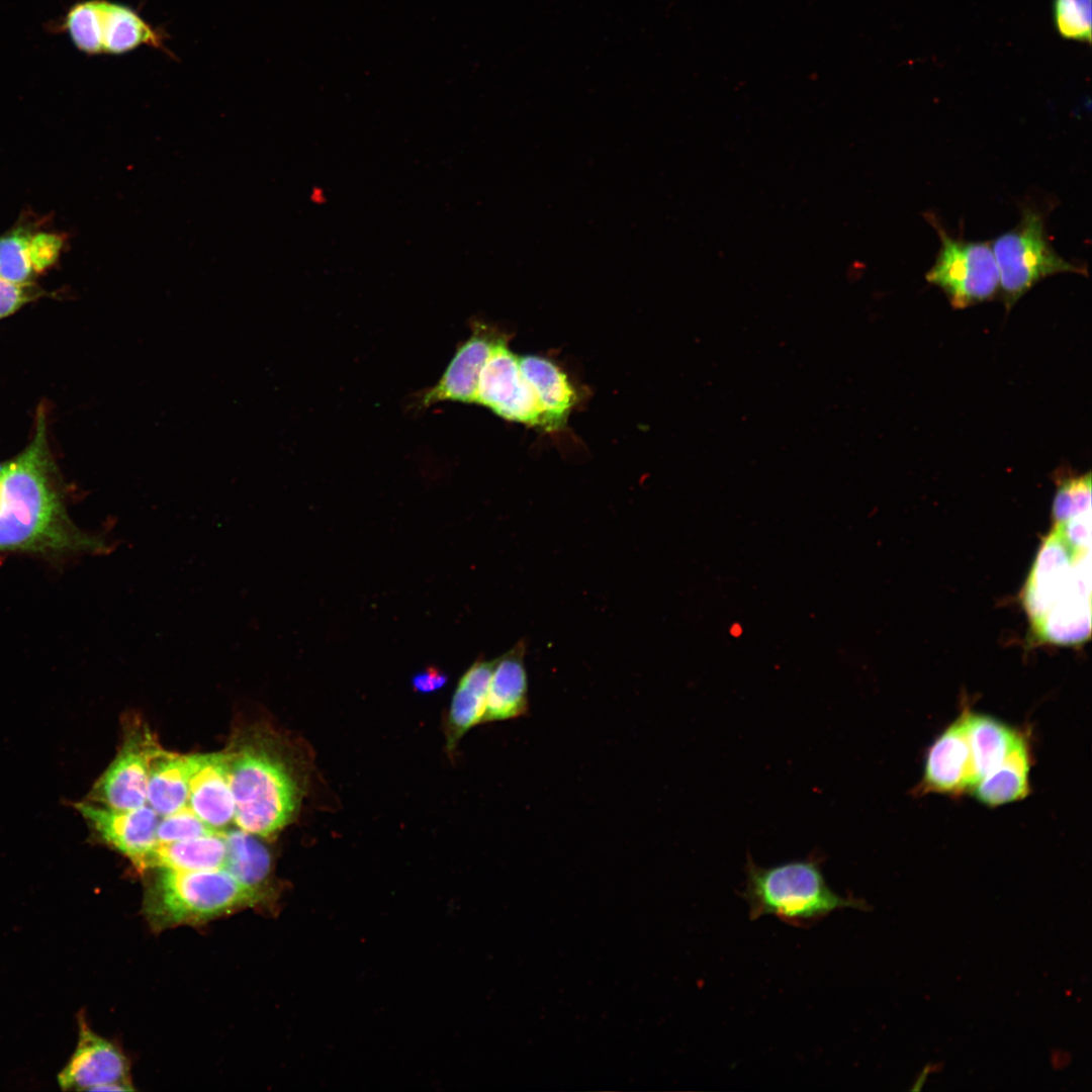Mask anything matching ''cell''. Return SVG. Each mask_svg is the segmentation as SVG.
<instances>
[{
    "label": "cell",
    "mask_w": 1092,
    "mask_h": 1092,
    "mask_svg": "<svg viewBox=\"0 0 1092 1092\" xmlns=\"http://www.w3.org/2000/svg\"><path fill=\"white\" fill-rule=\"evenodd\" d=\"M1053 21L1066 39L1091 42L1092 0H1053Z\"/></svg>",
    "instance_id": "484cf974"
},
{
    "label": "cell",
    "mask_w": 1092,
    "mask_h": 1092,
    "mask_svg": "<svg viewBox=\"0 0 1092 1092\" xmlns=\"http://www.w3.org/2000/svg\"><path fill=\"white\" fill-rule=\"evenodd\" d=\"M63 239L57 234L15 228L0 237V277L14 283H31L58 259Z\"/></svg>",
    "instance_id": "9a60e30c"
},
{
    "label": "cell",
    "mask_w": 1092,
    "mask_h": 1092,
    "mask_svg": "<svg viewBox=\"0 0 1092 1092\" xmlns=\"http://www.w3.org/2000/svg\"><path fill=\"white\" fill-rule=\"evenodd\" d=\"M447 680L445 671L435 666H428L413 676L412 687L418 693L430 694L442 689Z\"/></svg>",
    "instance_id": "f1b7e54d"
},
{
    "label": "cell",
    "mask_w": 1092,
    "mask_h": 1092,
    "mask_svg": "<svg viewBox=\"0 0 1092 1092\" xmlns=\"http://www.w3.org/2000/svg\"><path fill=\"white\" fill-rule=\"evenodd\" d=\"M523 640L495 659L482 723L514 720L529 711L528 676Z\"/></svg>",
    "instance_id": "e0dca14e"
},
{
    "label": "cell",
    "mask_w": 1092,
    "mask_h": 1092,
    "mask_svg": "<svg viewBox=\"0 0 1092 1092\" xmlns=\"http://www.w3.org/2000/svg\"><path fill=\"white\" fill-rule=\"evenodd\" d=\"M963 714L975 785L983 776L1002 763L1025 738L1017 730L991 716L969 710H964Z\"/></svg>",
    "instance_id": "ffe728a7"
},
{
    "label": "cell",
    "mask_w": 1092,
    "mask_h": 1092,
    "mask_svg": "<svg viewBox=\"0 0 1092 1092\" xmlns=\"http://www.w3.org/2000/svg\"><path fill=\"white\" fill-rule=\"evenodd\" d=\"M215 831L217 830L207 826L186 806L178 812L161 817L157 826V838L158 842L162 843L174 842L210 834Z\"/></svg>",
    "instance_id": "4316f807"
},
{
    "label": "cell",
    "mask_w": 1092,
    "mask_h": 1092,
    "mask_svg": "<svg viewBox=\"0 0 1092 1092\" xmlns=\"http://www.w3.org/2000/svg\"><path fill=\"white\" fill-rule=\"evenodd\" d=\"M237 826L269 837L297 815L309 761L283 736L259 730L240 736L223 751Z\"/></svg>",
    "instance_id": "3957f363"
},
{
    "label": "cell",
    "mask_w": 1092,
    "mask_h": 1092,
    "mask_svg": "<svg viewBox=\"0 0 1092 1092\" xmlns=\"http://www.w3.org/2000/svg\"><path fill=\"white\" fill-rule=\"evenodd\" d=\"M494 660L475 661L460 677L446 715L444 734L448 754H453L460 739L472 727L482 723L489 680Z\"/></svg>",
    "instance_id": "d6986e66"
},
{
    "label": "cell",
    "mask_w": 1092,
    "mask_h": 1092,
    "mask_svg": "<svg viewBox=\"0 0 1092 1092\" xmlns=\"http://www.w3.org/2000/svg\"><path fill=\"white\" fill-rule=\"evenodd\" d=\"M225 861L223 870L257 893L267 909H273L279 889L273 879V860L269 849L254 834L241 828L223 830Z\"/></svg>",
    "instance_id": "2e32d148"
},
{
    "label": "cell",
    "mask_w": 1092,
    "mask_h": 1092,
    "mask_svg": "<svg viewBox=\"0 0 1092 1092\" xmlns=\"http://www.w3.org/2000/svg\"><path fill=\"white\" fill-rule=\"evenodd\" d=\"M521 372L531 385L542 412V430L564 428L577 394L567 375L551 360L537 356L519 357Z\"/></svg>",
    "instance_id": "ac0fdd59"
},
{
    "label": "cell",
    "mask_w": 1092,
    "mask_h": 1092,
    "mask_svg": "<svg viewBox=\"0 0 1092 1092\" xmlns=\"http://www.w3.org/2000/svg\"><path fill=\"white\" fill-rule=\"evenodd\" d=\"M74 806L99 840L129 858L138 869L145 870L158 844L157 826L161 818L149 805L118 810L81 801Z\"/></svg>",
    "instance_id": "8fae6325"
},
{
    "label": "cell",
    "mask_w": 1092,
    "mask_h": 1092,
    "mask_svg": "<svg viewBox=\"0 0 1092 1092\" xmlns=\"http://www.w3.org/2000/svg\"><path fill=\"white\" fill-rule=\"evenodd\" d=\"M210 828L222 831L235 819L224 752L190 755L188 803Z\"/></svg>",
    "instance_id": "5bb4252c"
},
{
    "label": "cell",
    "mask_w": 1092,
    "mask_h": 1092,
    "mask_svg": "<svg viewBox=\"0 0 1092 1092\" xmlns=\"http://www.w3.org/2000/svg\"><path fill=\"white\" fill-rule=\"evenodd\" d=\"M999 272L1002 297L1007 309L1035 283L1059 273L1087 275L1086 268L1060 256L1045 232L1043 211L1024 204L1020 219L1011 230L991 243Z\"/></svg>",
    "instance_id": "8992f818"
},
{
    "label": "cell",
    "mask_w": 1092,
    "mask_h": 1092,
    "mask_svg": "<svg viewBox=\"0 0 1092 1092\" xmlns=\"http://www.w3.org/2000/svg\"><path fill=\"white\" fill-rule=\"evenodd\" d=\"M926 219L940 240L926 280L941 289L954 308L993 298L1000 281L991 243L952 238L933 214L928 213Z\"/></svg>",
    "instance_id": "52a82bcc"
},
{
    "label": "cell",
    "mask_w": 1092,
    "mask_h": 1092,
    "mask_svg": "<svg viewBox=\"0 0 1092 1092\" xmlns=\"http://www.w3.org/2000/svg\"><path fill=\"white\" fill-rule=\"evenodd\" d=\"M742 897L750 919L774 915L792 925H811L831 912L854 908L868 910L862 899L841 896L826 883L818 855L763 868L748 856Z\"/></svg>",
    "instance_id": "277c9868"
},
{
    "label": "cell",
    "mask_w": 1092,
    "mask_h": 1092,
    "mask_svg": "<svg viewBox=\"0 0 1092 1092\" xmlns=\"http://www.w3.org/2000/svg\"><path fill=\"white\" fill-rule=\"evenodd\" d=\"M225 841L222 831L174 842H158L145 870L169 868L186 871L223 869Z\"/></svg>",
    "instance_id": "7402d4cb"
},
{
    "label": "cell",
    "mask_w": 1092,
    "mask_h": 1092,
    "mask_svg": "<svg viewBox=\"0 0 1092 1092\" xmlns=\"http://www.w3.org/2000/svg\"><path fill=\"white\" fill-rule=\"evenodd\" d=\"M40 290L32 283L19 284L0 277V318L5 317L24 303L37 297Z\"/></svg>",
    "instance_id": "83f0119b"
},
{
    "label": "cell",
    "mask_w": 1092,
    "mask_h": 1092,
    "mask_svg": "<svg viewBox=\"0 0 1092 1092\" xmlns=\"http://www.w3.org/2000/svg\"><path fill=\"white\" fill-rule=\"evenodd\" d=\"M156 869L143 903L154 930L204 923L246 908L267 909L257 893L223 869Z\"/></svg>",
    "instance_id": "5b68a950"
},
{
    "label": "cell",
    "mask_w": 1092,
    "mask_h": 1092,
    "mask_svg": "<svg viewBox=\"0 0 1092 1092\" xmlns=\"http://www.w3.org/2000/svg\"><path fill=\"white\" fill-rule=\"evenodd\" d=\"M475 403L507 421L542 430L538 399L521 372L519 356L508 346V338L495 346L479 374Z\"/></svg>",
    "instance_id": "9c48e42d"
},
{
    "label": "cell",
    "mask_w": 1092,
    "mask_h": 1092,
    "mask_svg": "<svg viewBox=\"0 0 1092 1092\" xmlns=\"http://www.w3.org/2000/svg\"><path fill=\"white\" fill-rule=\"evenodd\" d=\"M937 1068H938V1065L932 1066V1064H928L926 1067H924L923 1071L919 1075L917 1081L915 1082V1084L913 1085V1088L911 1090H913V1091L914 1090L915 1091L920 1090L922 1088L923 1083L925 1082L926 1077L928 1076L929 1072L937 1070Z\"/></svg>",
    "instance_id": "f546056e"
},
{
    "label": "cell",
    "mask_w": 1092,
    "mask_h": 1092,
    "mask_svg": "<svg viewBox=\"0 0 1092 1092\" xmlns=\"http://www.w3.org/2000/svg\"><path fill=\"white\" fill-rule=\"evenodd\" d=\"M157 746L147 728L128 729L119 752L92 787L88 801L118 810L146 805L149 763Z\"/></svg>",
    "instance_id": "30bf717a"
},
{
    "label": "cell",
    "mask_w": 1092,
    "mask_h": 1092,
    "mask_svg": "<svg viewBox=\"0 0 1092 1092\" xmlns=\"http://www.w3.org/2000/svg\"><path fill=\"white\" fill-rule=\"evenodd\" d=\"M63 28L76 49L93 56L103 54L100 30V0L75 3L67 12Z\"/></svg>",
    "instance_id": "d4e9b609"
},
{
    "label": "cell",
    "mask_w": 1092,
    "mask_h": 1092,
    "mask_svg": "<svg viewBox=\"0 0 1092 1092\" xmlns=\"http://www.w3.org/2000/svg\"><path fill=\"white\" fill-rule=\"evenodd\" d=\"M1053 525L1021 593L1039 643L1078 645L1091 633V473L1058 483Z\"/></svg>",
    "instance_id": "6da1fadb"
},
{
    "label": "cell",
    "mask_w": 1092,
    "mask_h": 1092,
    "mask_svg": "<svg viewBox=\"0 0 1092 1092\" xmlns=\"http://www.w3.org/2000/svg\"><path fill=\"white\" fill-rule=\"evenodd\" d=\"M127 1057L113 1041L96 1033L83 1014L78 1017V1040L58 1074L62 1090L133 1091Z\"/></svg>",
    "instance_id": "ba28073f"
},
{
    "label": "cell",
    "mask_w": 1092,
    "mask_h": 1092,
    "mask_svg": "<svg viewBox=\"0 0 1092 1092\" xmlns=\"http://www.w3.org/2000/svg\"><path fill=\"white\" fill-rule=\"evenodd\" d=\"M107 549L106 540L80 529L68 514L40 407L32 440L3 465L0 552L63 558Z\"/></svg>",
    "instance_id": "7a4b0ae2"
},
{
    "label": "cell",
    "mask_w": 1092,
    "mask_h": 1092,
    "mask_svg": "<svg viewBox=\"0 0 1092 1092\" xmlns=\"http://www.w3.org/2000/svg\"><path fill=\"white\" fill-rule=\"evenodd\" d=\"M472 334L456 350L439 381L417 396L420 407L441 401L475 403L479 374L495 348L507 337L495 328L476 321Z\"/></svg>",
    "instance_id": "7c38bea8"
},
{
    "label": "cell",
    "mask_w": 1092,
    "mask_h": 1092,
    "mask_svg": "<svg viewBox=\"0 0 1092 1092\" xmlns=\"http://www.w3.org/2000/svg\"><path fill=\"white\" fill-rule=\"evenodd\" d=\"M1029 763L1028 745L1024 740L1002 763L973 786L976 798L990 807L1025 798L1029 792Z\"/></svg>",
    "instance_id": "cb8c5ba5"
},
{
    "label": "cell",
    "mask_w": 1092,
    "mask_h": 1092,
    "mask_svg": "<svg viewBox=\"0 0 1092 1092\" xmlns=\"http://www.w3.org/2000/svg\"><path fill=\"white\" fill-rule=\"evenodd\" d=\"M103 54L120 55L143 44L164 49L162 34L128 6L100 0Z\"/></svg>",
    "instance_id": "603a6c76"
},
{
    "label": "cell",
    "mask_w": 1092,
    "mask_h": 1092,
    "mask_svg": "<svg viewBox=\"0 0 1092 1092\" xmlns=\"http://www.w3.org/2000/svg\"><path fill=\"white\" fill-rule=\"evenodd\" d=\"M3 465H4V463H0V480H1L2 472H3Z\"/></svg>",
    "instance_id": "4dcf8cb0"
},
{
    "label": "cell",
    "mask_w": 1092,
    "mask_h": 1092,
    "mask_svg": "<svg viewBox=\"0 0 1092 1092\" xmlns=\"http://www.w3.org/2000/svg\"><path fill=\"white\" fill-rule=\"evenodd\" d=\"M190 755L167 751L159 745L149 763L147 803L164 817L185 808L188 803Z\"/></svg>",
    "instance_id": "44dd1931"
},
{
    "label": "cell",
    "mask_w": 1092,
    "mask_h": 1092,
    "mask_svg": "<svg viewBox=\"0 0 1092 1092\" xmlns=\"http://www.w3.org/2000/svg\"><path fill=\"white\" fill-rule=\"evenodd\" d=\"M974 785L963 712L930 745L923 768L922 793L961 794Z\"/></svg>",
    "instance_id": "4fadbf2b"
}]
</instances>
